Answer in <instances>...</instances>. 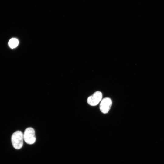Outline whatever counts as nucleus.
Here are the masks:
<instances>
[{
    "label": "nucleus",
    "instance_id": "f257e3e1",
    "mask_svg": "<svg viewBox=\"0 0 164 164\" xmlns=\"http://www.w3.org/2000/svg\"><path fill=\"white\" fill-rule=\"evenodd\" d=\"M23 135L20 131L14 132L11 136V142L13 146L16 149H20L23 145Z\"/></svg>",
    "mask_w": 164,
    "mask_h": 164
},
{
    "label": "nucleus",
    "instance_id": "f03ea898",
    "mask_svg": "<svg viewBox=\"0 0 164 164\" xmlns=\"http://www.w3.org/2000/svg\"><path fill=\"white\" fill-rule=\"evenodd\" d=\"M24 140L29 144H32L36 140L35 131L34 129L31 128H27L23 134Z\"/></svg>",
    "mask_w": 164,
    "mask_h": 164
},
{
    "label": "nucleus",
    "instance_id": "7ed1b4c3",
    "mask_svg": "<svg viewBox=\"0 0 164 164\" xmlns=\"http://www.w3.org/2000/svg\"><path fill=\"white\" fill-rule=\"evenodd\" d=\"M102 97V94L101 92L100 91H97L88 98L87 102L91 106H96L101 100Z\"/></svg>",
    "mask_w": 164,
    "mask_h": 164
},
{
    "label": "nucleus",
    "instance_id": "20e7f679",
    "mask_svg": "<svg viewBox=\"0 0 164 164\" xmlns=\"http://www.w3.org/2000/svg\"><path fill=\"white\" fill-rule=\"evenodd\" d=\"M112 103V100L110 98H104L101 101L100 105V109L101 111L104 114L107 113L110 109Z\"/></svg>",
    "mask_w": 164,
    "mask_h": 164
},
{
    "label": "nucleus",
    "instance_id": "39448f33",
    "mask_svg": "<svg viewBox=\"0 0 164 164\" xmlns=\"http://www.w3.org/2000/svg\"><path fill=\"white\" fill-rule=\"evenodd\" d=\"M18 40L15 38H12L9 41L8 44L9 46L12 49L16 47L19 44Z\"/></svg>",
    "mask_w": 164,
    "mask_h": 164
}]
</instances>
